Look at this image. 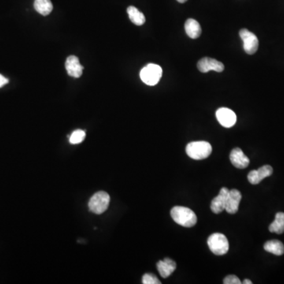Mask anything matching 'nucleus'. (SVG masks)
<instances>
[{
	"instance_id": "1",
	"label": "nucleus",
	"mask_w": 284,
	"mask_h": 284,
	"mask_svg": "<svg viewBox=\"0 0 284 284\" xmlns=\"http://www.w3.org/2000/svg\"><path fill=\"white\" fill-rule=\"evenodd\" d=\"M171 215L175 223L182 227H191L197 223V215L190 208L186 207H174L171 209Z\"/></svg>"
},
{
	"instance_id": "2",
	"label": "nucleus",
	"mask_w": 284,
	"mask_h": 284,
	"mask_svg": "<svg viewBox=\"0 0 284 284\" xmlns=\"http://www.w3.org/2000/svg\"><path fill=\"white\" fill-rule=\"evenodd\" d=\"M212 145L207 141H193L186 145V154L193 160L206 159L212 153Z\"/></svg>"
},
{
	"instance_id": "3",
	"label": "nucleus",
	"mask_w": 284,
	"mask_h": 284,
	"mask_svg": "<svg viewBox=\"0 0 284 284\" xmlns=\"http://www.w3.org/2000/svg\"><path fill=\"white\" fill-rule=\"evenodd\" d=\"M163 71L161 67L153 63L145 66L140 72V78L144 83L148 86H156L160 82Z\"/></svg>"
},
{
	"instance_id": "4",
	"label": "nucleus",
	"mask_w": 284,
	"mask_h": 284,
	"mask_svg": "<svg viewBox=\"0 0 284 284\" xmlns=\"http://www.w3.org/2000/svg\"><path fill=\"white\" fill-rule=\"evenodd\" d=\"M208 245L214 254L222 256L228 252L229 242L227 237L221 233H215L208 238Z\"/></svg>"
},
{
	"instance_id": "5",
	"label": "nucleus",
	"mask_w": 284,
	"mask_h": 284,
	"mask_svg": "<svg viewBox=\"0 0 284 284\" xmlns=\"http://www.w3.org/2000/svg\"><path fill=\"white\" fill-rule=\"evenodd\" d=\"M110 196L104 191H99L95 193L89 202V208L95 214L104 213L109 206Z\"/></svg>"
},
{
	"instance_id": "6",
	"label": "nucleus",
	"mask_w": 284,
	"mask_h": 284,
	"mask_svg": "<svg viewBox=\"0 0 284 284\" xmlns=\"http://www.w3.org/2000/svg\"><path fill=\"white\" fill-rule=\"evenodd\" d=\"M239 36L243 41L244 50L247 54H255L259 46V41L256 36L246 29L240 30Z\"/></svg>"
},
{
	"instance_id": "7",
	"label": "nucleus",
	"mask_w": 284,
	"mask_h": 284,
	"mask_svg": "<svg viewBox=\"0 0 284 284\" xmlns=\"http://www.w3.org/2000/svg\"><path fill=\"white\" fill-rule=\"evenodd\" d=\"M216 119L221 126L226 128H230L234 126L237 121L235 113L227 108H221L216 111Z\"/></svg>"
},
{
	"instance_id": "8",
	"label": "nucleus",
	"mask_w": 284,
	"mask_h": 284,
	"mask_svg": "<svg viewBox=\"0 0 284 284\" xmlns=\"http://www.w3.org/2000/svg\"><path fill=\"white\" fill-rule=\"evenodd\" d=\"M197 69L201 73H207L210 71L220 73L224 70V65L218 60L205 57L199 60L197 63Z\"/></svg>"
},
{
	"instance_id": "9",
	"label": "nucleus",
	"mask_w": 284,
	"mask_h": 284,
	"mask_svg": "<svg viewBox=\"0 0 284 284\" xmlns=\"http://www.w3.org/2000/svg\"><path fill=\"white\" fill-rule=\"evenodd\" d=\"M229 191L230 190L226 187H223L220 189L219 195L215 197L211 203V210H212V212L219 214L223 212V210H225Z\"/></svg>"
},
{
	"instance_id": "10",
	"label": "nucleus",
	"mask_w": 284,
	"mask_h": 284,
	"mask_svg": "<svg viewBox=\"0 0 284 284\" xmlns=\"http://www.w3.org/2000/svg\"><path fill=\"white\" fill-rule=\"evenodd\" d=\"M272 167L269 165H264L259 169L251 171L248 175V180L252 185L260 183L264 178L270 176L272 174Z\"/></svg>"
},
{
	"instance_id": "11",
	"label": "nucleus",
	"mask_w": 284,
	"mask_h": 284,
	"mask_svg": "<svg viewBox=\"0 0 284 284\" xmlns=\"http://www.w3.org/2000/svg\"><path fill=\"white\" fill-rule=\"evenodd\" d=\"M65 67L67 74L73 78H80L83 73V67L79 62L78 58L75 56H71L67 58Z\"/></svg>"
},
{
	"instance_id": "12",
	"label": "nucleus",
	"mask_w": 284,
	"mask_h": 284,
	"mask_svg": "<svg viewBox=\"0 0 284 284\" xmlns=\"http://www.w3.org/2000/svg\"><path fill=\"white\" fill-rule=\"evenodd\" d=\"M230 160L231 164L239 169H244L249 164V159L239 148H235L230 152Z\"/></svg>"
},
{
	"instance_id": "13",
	"label": "nucleus",
	"mask_w": 284,
	"mask_h": 284,
	"mask_svg": "<svg viewBox=\"0 0 284 284\" xmlns=\"http://www.w3.org/2000/svg\"><path fill=\"white\" fill-rule=\"evenodd\" d=\"M241 200V194L238 189H231L229 191L228 197H227V204L225 210L228 213L235 214L238 212L239 207L240 201Z\"/></svg>"
},
{
	"instance_id": "14",
	"label": "nucleus",
	"mask_w": 284,
	"mask_h": 284,
	"mask_svg": "<svg viewBox=\"0 0 284 284\" xmlns=\"http://www.w3.org/2000/svg\"><path fill=\"white\" fill-rule=\"evenodd\" d=\"M157 269L160 275L163 278H167L172 274L176 269V263L170 258H165L164 260L158 262Z\"/></svg>"
},
{
	"instance_id": "15",
	"label": "nucleus",
	"mask_w": 284,
	"mask_h": 284,
	"mask_svg": "<svg viewBox=\"0 0 284 284\" xmlns=\"http://www.w3.org/2000/svg\"><path fill=\"white\" fill-rule=\"evenodd\" d=\"M185 30L189 38L191 39H197L201 34V26L197 21L193 19H189L185 23Z\"/></svg>"
},
{
	"instance_id": "16",
	"label": "nucleus",
	"mask_w": 284,
	"mask_h": 284,
	"mask_svg": "<svg viewBox=\"0 0 284 284\" xmlns=\"http://www.w3.org/2000/svg\"><path fill=\"white\" fill-rule=\"evenodd\" d=\"M264 249L267 252H271L276 256H281L284 253L283 244L278 240H271L266 241L264 245Z\"/></svg>"
},
{
	"instance_id": "17",
	"label": "nucleus",
	"mask_w": 284,
	"mask_h": 284,
	"mask_svg": "<svg viewBox=\"0 0 284 284\" xmlns=\"http://www.w3.org/2000/svg\"><path fill=\"white\" fill-rule=\"evenodd\" d=\"M127 13L130 21L136 26H142L145 24V17L143 13H141L139 10L135 7L130 6L127 8Z\"/></svg>"
},
{
	"instance_id": "18",
	"label": "nucleus",
	"mask_w": 284,
	"mask_h": 284,
	"mask_svg": "<svg viewBox=\"0 0 284 284\" xmlns=\"http://www.w3.org/2000/svg\"><path fill=\"white\" fill-rule=\"evenodd\" d=\"M34 8L41 15L47 16L50 15L51 12H52L53 5L51 0H35Z\"/></svg>"
},
{
	"instance_id": "19",
	"label": "nucleus",
	"mask_w": 284,
	"mask_h": 284,
	"mask_svg": "<svg viewBox=\"0 0 284 284\" xmlns=\"http://www.w3.org/2000/svg\"><path fill=\"white\" fill-rule=\"evenodd\" d=\"M269 231L280 234L284 232V213L278 212L275 214V220L270 224Z\"/></svg>"
},
{
	"instance_id": "20",
	"label": "nucleus",
	"mask_w": 284,
	"mask_h": 284,
	"mask_svg": "<svg viewBox=\"0 0 284 284\" xmlns=\"http://www.w3.org/2000/svg\"><path fill=\"white\" fill-rule=\"evenodd\" d=\"M86 132L82 130H77L71 134L70 137V142L73 145L82 143L86 138Z\"/></svg>"
},
{
	"instance_id": "21",
	"label": "nucleus",
	"mask_w": 284,
	"mask_h": 284,
	"mask_svg": "<svg viewBox=\"0 0 284 284\" xmlns=\"http://www.w3.org/2000/svg\"><path fill=\"white\" fill-rule=\"evenodd\" d=\"M142 283L144 284H160L161 282L154 274H145L142 277Z\"/></svg>"
},
{
	"instance_id": "22",
	"label": "nucleus",
	"mask_w": 284,
	"mask_h": 284,
	"mask_svg": "<svg viewBox=\"0 0 284 284\" xmlns=\"http://www.w3.org/2000/svg\"><path fill=\"white\" fill-rule=\"evenodd\" d=\"M223 283L224 284H241V281L239 278L234 275H227L226 278L223 279Z\"/></svg>"
},
{
	"instance_id": "23",
	"label": "nucleus",
	"mask_w": 284,
	"mask_h": 284,
	"mask_svg": "<svg viewBox=\"0 0 284 284\" xmlns=\"http://www.w3.org/2000/svg\"><path fill=\"white\" fill-rule=\"evenodd\" d=\"M8 82H9V80H8V78L3 76L2 75H0V88H2L3 86L7 85Z\"/></svg>"
},
{
	"instance_id": "24",
	"label": "nucleus",
	"mask_w": 284,
	"mask_h": 284,
	"mask_svg": "<svg viewBox=\"0 0 284 284\" xmlns=\"http://www.w3.org/2000/svg\"><path fill=\"white\" fill-rule=\"evenodd\" d=\"M242 283L243 284H252V281L249 280V279H245V280H244V282H242Z\"/></svg>"
},
{
	"instance_id": "25",
	"label": "nucleus",
	"mask_w": 284,
	"mask_h": 284,
	"mask_svg": "<svg viewBox=\"0 0 284 284\" xmlns=\"http://www.w3.org/2000/svg\"><path fill=\"white\" fill-rule=\"evenodd\" d=\"M187 0H177V2L180 3V4H184L186 3Z\"/></svg>"
}]
</instances>
